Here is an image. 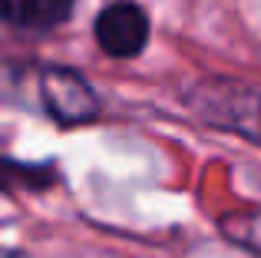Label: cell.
<instances>
[{"label": "cell", "instance_id": "obj_3", "mask_svg": "<svg viewBox=\"0 0 261 258\" xmlns=\"http://www.w3.org/2000/svg\"><path fill=\"white\" fill-rule=\"evenodd\" d=\"M70 10L73 0H4V17L17 27H30V30L63 23Z\"/></svg>", "mask_w": 261, "mask_h": 258}, {"label": "cell", "instance_id": "obj_2", "mask_svg": "<svg viewBox=\"0 0 261 258\" xmlns=\"http://www.w3.org/2000/svg\"><path fill=\"white\" fill-rule=\"evenodd\" d=\"M149 40V17L136 4H113L96 20V43L109 57H136Z\"/></svg>", "mask_w": 261, "mask_h": 258}, {"label": "cell", "instance_id": "obj_1", "mask_svg": "<svg viewBox=\"0 0 261 258\" xmlns=\"http://www.w3.org/2000/svg\"><path fill=\"white\" fill-rule=\"evenodd\" d=\"M43 103L53 113V119H60L63 126L86 123L99 113L96 93L89 90V83L73 70H50L43 76Z\"/></svg>", "mask_w": 261, "mask_h": 258}]
</instances>
